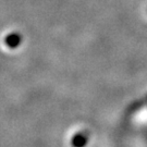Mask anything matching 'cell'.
Wrapping results in <instances>:
<instances>
[{
    "label": "cell",
    "instance_id": "1",
    "mask_svg": "<svg viewBox=\"0 0 147 147\" xmlns=\"http://www.w3.org/2000/svg\"><path fill=\"white\" fill-rule=\"evenodd\" d=\"M21 42V37L18 34H10L5 38V44L11 48H16Z\"/></svg>",
    "mask_w": 147,
    "mask_h": 147
}]
</instances>
